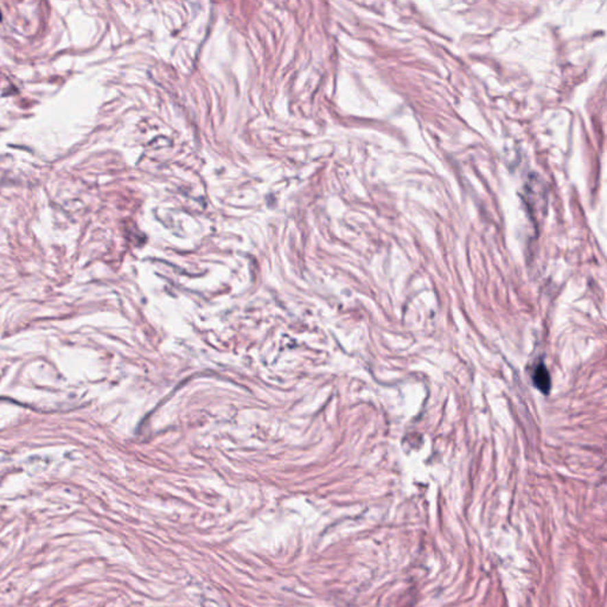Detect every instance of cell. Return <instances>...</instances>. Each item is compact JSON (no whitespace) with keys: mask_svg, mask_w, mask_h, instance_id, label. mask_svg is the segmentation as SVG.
Returning a JSON list of instances; mask_svg holds the SVG:
<instances>
[{"mask_svg":"<svg viewBox=\"0 0 607 607\" xmlns=\"http://www.w3.org/2000/svg\"><path fill=\"white\" fill-rule=\"evenodd\" d=\"M534 383L542 393H549L551 389V376L543 364H540L534 372Z\"/></svg>","mask_w":607,"mask_h":607,"instance_id":"obj_1","label":"cell"},{"mask_svg":"<svg viewBox=\"0 0 607 607\" xmlns=\"http://www.w3.org/2000/svg\"><path fill=\"white\" fill-rule=\"evenodd\" d=\"M1 18H3V16H1V12H0V21H1Z\"/></svg>","mask_w":607,"mask_h":607,"instance_id":"obj_2","label":"cell"}]
</instances>
